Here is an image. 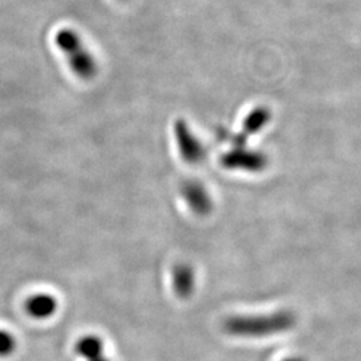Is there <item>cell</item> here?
<instances>
[{
    "mask_svg": "<svg viewBox=\"0 0 361 361\" xmlns=\"http://www.w3.org/2000/svg\"><path fill=\"white\" fill-rule=\"evenodd\" d=\"M56 310H58V301L51 295L38 293L27 300V313L37 320H44L51 317Z\"/></svg>",
    "mask_w": 361,
    "mask_h": 361,
    "instance_id": "ba28073f",
    "label": "cell"
},
{
    "mask_svg": "<svg viewBox=\"0 0 361 361\" xmlns=\"http://www.w3.org/2000/svg\"><path fill=\"white\" fill-rule=\"evenodd\" d=\"M16 347L13 336L7 331H0V357H7L13 355Z\"/></svg>",
    "mask_w": 361,
    "mask_h": 361,
    "instance_id": "30bf717a",
    "label": "cell"
},
{
    "mask_svg": "<svg viewBox=\"0 0 361 361\" xmlns=\"http://www.w3.org/2000/svg\"><path fill=\"white\" fill-rule=\"evenodd\" d=\"M283 361H308L305 357H302V356H290V357H286Z\"/></svg>",
    "mask_w": 361,
    "mask_h": 361,
    "instance_id": "8fae6325",
    "label": "cell"
},
{
    "mask_svg": "<svg viewBox=\"0 0 361 361\" xmlns=\"http://www.w3.org/2000/svg\"><path fill=\"white\" fill-rule=\"evenodd\" d=\"M298 322L292 310H279L264 314H234L222 323L226 335L238 338H264L290 332Z\"/></svg>",
    "mask_w": 361,
    "mask_h": 361,
    "instance_id": "6da1fadb",
    "label": "cell"
},
{
    "mask_svg": "<svg viewBox=\"0 0 361 361\" xmlns=\"http://www.w3.org/2000/svg\"><path fill=\"white\" fill-rule=\"evenodd\" d=\"M174 138L182 159L189 165H200L207 159V146L195 135L185 119H177L173 126Z\"/></svg>",
    "mask_w": 361,
    "mask_h": 361,
    "instance_id": "277c9868",
    "label": "cell"
},
{
    "mask_svg": "<svg viewBox=\"0 0 361 361\" xmlns=\"http://www.w3.org/2000/svg\"><path fill=\"white\" fill-rule=\"evenodd\" d=\"M180 192L183 201L195 216L207 217L213 212L214 201L207 186L201 180L194 178L182 180Z\"/></svg>",
    "mask_w": 361,
    "mask_h": 361,
    "instance_id": "8992f818",
    "label": "cell"
},
{
    "mask_svg": "<svg viewBox=\"0 0 361 361\" xmlns=\"http://www.w3.org/2000/svg\"><path fill=\"white\" fill-rule=\"evenodd\" d=\"M121 1H129V0H121Z\"/></svg>",
    "mask_w": 361,
    "mask_h": 361,
    "instance_id": "7c38bea8",
    "label": "cell"
},
{
    "mask_svg": "<svg viewBox=\"0 0 361 361\" xmlns=\"http://www.w3.org/2000/svg\"><path fill=\"white\" fill-rule=\"evenodd\" d=\"M55 43L65 54L68 65L77 77L83 80H90L98 74L95 58L73 28H61L55 34Z\"/></svg>",
    "mask_w": 361,
    "mask_h": 361,
    "instance_id": "7a4b0ae2",
    "label": "cell"
},
{
    "mask_svg": "<svg viewBox=\"0 0 361 361\" xmlns=\"http://www.w3.org/2000/svg\"><path fill=\"white\" fill-rule=\"evenodd\" d=\"M104 341L98 336H83L75 344V352L86 361H99L104 359Z\"/></svg>",
    "mask_w": 361,
    "mask_h": 361,
    "instance_id": "9c48e42d",
    "label": "cell"
},
{
    "mask_svg": "<svg viewBox=\"0 0 361 361\" xmlns=\"http://www.w3.org/2000/svg\"><path fill=\"white\" fill-rule=\"evenodd\" d=\"M221 165L226 170L244 173H262L269 165L268 155L247 146H232L221 157Z\"/></svg>",
    "mask_w": 361,
    "mask_h": 361,
    "instance_id": "3957f363",
    "label": "cell"
},
{
    "mask_svg": "<svg viewBox=\"0 0 361 361\" xmlns=\"http://www.w3.org/2000/svg\"><path fill=\"white\" fill-rule=\"evenodd\" d=\"M171 283H173L174 293L177 296L182 300L190 298L195 290V271L193 267L186 262L177 264L173 268Z\"/></svg>",
    "mask_w": 361,
    "mask_h": 361,
    "instance_id": "52a82bcc",
    "label": "cell"
},
{
    "mask_svg": "<svg viewBox=\"0 0 361 361\" xmlns=\"http://www.w3.org/2000/svg\"><path fill=\"white\" fill-rule=\"evenodd\" d=\"M271 121V110L265 106L253 109L243 123V131L237 134H228L225 130H219V135L222 140H228L232 146H245L247 140L265 129Z\"/></svg>",
    "mask_w": 361,
    "mask_h": 361,
    "instance_id": "5b68a950",
    "label": "cell"
}]
</instances>
